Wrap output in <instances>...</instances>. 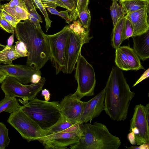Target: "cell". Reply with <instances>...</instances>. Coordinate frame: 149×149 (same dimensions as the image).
<instances>
[{"instance_id":"1","label":"cell","mask_w":149,"mask_h":149,"mask_svg":"<svg viewBox=\"0 0 149 149\" xmlns=\"http://www.w3.org/2000/svg\"><path fill=\"white\" fill-rule=\"evenodd\" d=\"M106 113L114 120H125L135 93L132 91L122 70L113 66L104 87Z\"/></svg>"},{"instance_id":"2","label":"cell","mask_w":149,"mask_h":149,"mask_svg":"<svg viewBox=\"0 0 149 149\" xmlns=\"http://www.w3.org/2000/svg\"><path fill=\"white\" fill-rule=\"evenodd\" d=\"M17 39L25 44L29 52L26 64L39 70L50 58L48 38L28 19L20 21L15 28Z\"/></svg>"},{"instance_id":"3","label":"cell","mask_w":149,"mask_h":149,"mask_svg":"<svg viewBox=\"0 0 149 149\" xmlns=\"http://www.w3.org/2000/svg\"><path fill=\"white\" fill-rule=\"evenodd\" d=\"M81 124L83 135L77 143L70 146L71 149H117L121 142L112 134L107 126L101 123Z\"/></svg>"},{"instance_id":"4","label":"cell","mask_w":149,"mask_h":149,"mask_svg":"<svg viewBox=\"0 0 149 149\" xmlns=\"http://www.w3.org/2000/svg\"><path fill=\"white\" fill-rule=\"evenodd\" d=\"M21 109L44 131L58 122L62 118L60 103L34 98L26 103Z\"/></svg>"},{"instance_id":"5","label":"cell","mask_w":149,"mask_h":149,"mask_svg":"<svg viewBox=\"0 0 149 149\" xmlns=\"http://www.w3.org/2000/svg\"><path fill=\"white\" fill-rule=\"evenodd\" d=\"M45 81V78L42 77L37 83L27 85L13 77L7 76L1 83V88L5 96L18 97L22 100H19L21 103H26L35 97L42 89Z\"/></svg>"},{"instance_id":"6","label":"cell","mask_w":149,"mask_h":149,"mask_svg":"<svg viewBox=\"0 0 149 149\" xmlns=\"http://www.w3.org/2000/svg\"><path fill=\"white\" fill-rule=\"evenodd\" d=\"M75 78L77 87L75 92L79 99L94 95L96 84L95 73L92 66L80 52L76 63Z\"/></svg>"},{"instance_id":"7","label":"cell","mask_w":149,"mask_h":149,"mask_svg":"<svg viewBox=\"0 0 149 149\" xmlns=\"http://www.w3.org/2000/svg\"><path fill=\"white\" fill-rule=\"evenodd\" d=\"M7 122L29 142L40 141L46 136L44 131L21 108L11 113Z\"/></svg>"},{"instance_id":"8","label":"cell","mask_w":149,"mask_h":149,"mask_svg":"<svg viewBox=\"0 0 149 149\" xmlns=\"http://www.w3.org/2000/svg\"><path fill=\"white\" fill-rule=\"evenodd\" d=\"M70 32L69 26H65L55 34L47 35L50 48V60L55 68L56 75L62 71L65 73L64 61L68 37Z\"/></svg>"},{"instance_id":"9","label":"cell","mask_w":149,"mask_h":149,"mask_svg":"<svg viewBox=\"0 0 149 149\" xmlns=\"http://www.w3.org/2000/svg\"><path fill=\"white\" fill-rule=\"evenodd\" d=\"M149 103L145 106L141 104L135 106L130 120V129L136 127L139 130V134L135 137L137 145L149 142Z\"/></svg>"},{"instance_id":"10","label":"cell","mask_w":149,"mask_h":149,"mask_svg":"<svg viewBox=\"0 0 149 149\" xmlns=\"http://www.w3.org/2000/svg\"><path fill=\"white\" fill-rule=\"evenodd\" d=\"M89 41L80 37L70 31L65 55V73L67 74L72 73L75 68L82 46L84 44L89 42Z\"/></svg>"},{"instance_id":"11","label":"cell","mask_w":149,"mask_h":149,"mask_svg":"<svg viewBox=\"0 0 149 149\" xmlns=\"http://www.w3.org/2000/svg\"><path fill=\"white\" fill-rule=\"evenodd\" d=\"M83 135V133L60 132L46 136L39 141L45 149H64L78 142Z\"/></svg>"},{"instance_id":"12","label":"cell","mask_w":149,"mask_h":149,"mask_svg":"<svg viewBox=\"0 0 149 149\" xmlns=\"http://www.w3.org/2000/svg\"><path fill=\"white\" fill-rule=\"evenodd\" d=\"M84 102L75 93L65 96L60 103L62 116L72 123H78L83 112Z\"/></svg>"},{"instance_id":"13","label":"cell","mask_w":149,"mask_h":149,"mask_svg":"<svg viewBox=\"0 0 149 149\" xmlns=\"http://www.w3.org/2000/svg\"><path fill=\"white\" fill-rule=\"evenodd\" d=\"M115 49L114 61L119 69L125 71L144 69L140 58L133 48L124 46H120Z\"/></svg>"},{"instance_id":"14","label":"cell","mask_w":149,"mask_h":149,"mask_svg":"<svg viewBox=\"0 0 149 149\" xmlns=\"http://www.w3.org/2000/svg\"><path fill=\"white\" fill-rule=\"evenodd\" d=\"M105 89L89 101L84 102L82 114L78 121L79 124L91 123L93 119L98 116L104 110Z\"/></svg>"},{"instance_id":"15","label":"cell","mask_w":149,"mask_h":149,"mask_svg":"<svg viewBox=\"0 0 149 149\" xmlns=\"http://www.w3.org/2000/svg\"><path fill=\"white\" fill-rule=\"evenodd\" d=\"M0 70L7 76L13 77L20 83L26 85L31 82L32 75L38 72L27 65L0 64Z\"/></svg>"},{"instance_id":"16","label":"cell","mask_w":149,"mask_h":149,"mask_svg":"<svg viewBox=\"0 0 149 149\" xmlns=\"http://www.w3.org/2000/svg\"><path fill=\"white\" fill-rule=\"evenodd\" d=\"M148 9L149 6L146 7L125 15L126 19L130 21L133 28L132 36L142 34L149 30Z\"/></svg>"},{"instance_id":"17","label":"cell","mask_w":149,"mask_h":149,"mask_svg":"<svg viewBox=\"0 0 149 149\" xmlns=\"http://www.w3.org/2000/svg\"><path fill=\"white\" fill-rule=\"evenodd\" d=\"M133 49L140 59L144 61L149 57V31L142 34L132 37Z\"/></svg>"},{"instance_id":"18","label":"cell","mask_w":149,"mask_h":149,"mask_svg":"<svg viewBox=\"0 0 149 149\" xmlns=\"http://www.w3.org/2000/svg\"><path fill=\"white\" fill-rule=\"evenodd\" d=\"M44 132L46 136L60 132H74L83 133L81 124L72 123L63 116L57 123Z\"/></svg>"},{"instance_id":"19","label":"cell","mask_w":149,"mask_h":149,"mask_svg":"<svg viewBox=\"0 0 149 149\" xmlns=\"http://www.w3.org/2000/svg\"><path fill=\"white\" fill-rule=\"evenodd\" d=\"M126 15L149 6V0H121L118 2Z\"/></svg>"},{"instance_id":"20","label":"cell","mask_w":149,"mask_h":149,"mask_svg":"<svg viewBox=\"0 0 149 149\" xmlns=\"http://www.w3.org/2000/svg\"><path fill=\"white\" fill-rule=\"evenodd\" d=\"M126 19L125 16L118 20L113 26L111 37V43L113 48L115 49L119 47L123 42L122 36Z\"/></svg>"},{"instance_id":"21","label":"cell","mask_w":149,"mask_h":149,"mask_svg":"<svg viewBox=\"0 0 149 149\" xmlns=\"http://www.w3.org/2000/svg\"><path fill=\"white\" fill-rule=\"evenodd\" d=\"M29 13L28 19L38 29H41L40 23L42 21L40 15L37 13L33 0H22Z\"/></svg>"},{"instance_id":"22","label":"cell","mask_w":149,"mask_h":149,"mask_svg":"<svg viewBox=\"0 0 149 149\" xmlns=\"http://www.w3.org/2000/svg\"><path fill=\"white\" fill-rule=\"evenodd\" d=\"M21 107L16 97L5 96L0 100V113L4 111L12 113L20 109Z\"/></svg>"},{"instance_id":"23","label":"cell","mask_w":149,"mask_h":149,"mask_svg":"<svg viewBox=\"0 0 149 149\" xmlns=\"http://www.w3.org/2000/svg\"><path fill=\"white\" fill-rule=\"evenodd\" d=\"M20 57L15 50V45H6L0 51V64H13V61Z\"/></svg>"},{"instance_id":"24","label":"cell","mask_w":149,"mask_h":149,"mask_svg":"<svg viewBox=\"0 0 149 149\" xmlns=\"http://www.w3.org/2000/svg\"><path fill=\"white\" fill-rule=\"evenodd\" d=\"M68 26L70 31L83 38L90 40L93 37L89 36V29L84 27L79 19L73 21L72 23Z\"/></svg>"},{"instance_id":"25","label":"cell","mask_w":149,"mask_h":149,"mask_svg":"<svg viewBox=\"0 0 149 149\" xmlns=\"http://www.w3.org/2000/svg\"><path fill=\"white\" fill-rule=\"evenodd\" d=\"M112 1V3L110 8V10L114 26L117 22L125 17L126 15L122 6L119 5L117 1L115 0Z\"/></svg>"},{"instance_id":"26","label":"cell","mask_w":149,"mask_h":149,"mask_svg":"<svg viewBox=\"0 0 149 149\" xmlns=\"http://www.w3.org/2000/svg\"><path fill=\"white\" fill-rule=\"evenodd\" d=\"M77 3L75 8L70 11V22L77 19L79 18V13L83 10L88 8L89 0H77Z\"/></svg>"},{"instance_id":"27","label":"cell","mask_w":149,"mask_h":149,"mask_svg":"<svg viewBox=\"0 0 149 149\" xmlns=\"http://www.w3.org/2000/svg\"><path fill=\"white\" fill-rule=\"evenodd\" d=\"M8 131L6 125L0 122V149H5L9 145L10 139L8 136Z\"/></svg>"},{"instance_id":"28","label":"cell","mask_w":149,"mask_h":149,"mask_svg":"<svg viewBox=\"0 0 149 149\" xmlns=\"http://www.w3.org/2000/svg\"><path fill=\"white\" fill-rule=\"evenodd\" d=\"M12 15L20 21L28 19L29 13L24 4L16 6L14 9Z\"/></svg>"},{"instance_id":"29","label":"cell","mask_w":149,"mask_h":149,"mask_svg":"<svg viewBox=\"0 0 149 149\" xmlns=\"http://www.w3.org/2000/svg\"><path fill=\"white\" fill-rule=\"evenodd\" d=\"M79 18L82 25L86 29H89L91 15L90 11L88 8L82 10L79 13Z\"/></svg>"},{"instance_id":"30","label":"cell","mask_w":149,"mask_h":149,"mask_svg":"<svg viewBox=\"0 0 149 149\" xmlns=\"http://www.w3.org/2000/svg\"><path fill=\"white\" fill-rule=\"evenodd\" d=\"M33 0L44 17L45 22L46 32H47L49 29L51 27L52 21L49 19L45 8L44 7L40 1V0Z\"/></svg>"},{"instance_id":"31","label":"cell","mask_w":149,"mask_h":149,"mask_svg":"<svg viewBox=\"0 0 149 149\" xmlns=\"http://www.w3.org/2000/svg\"><path fill=\"white\" fill-rule=\"evenodd\" d=\"M133 29L130 21L126 19L123 29L122 36V41L132 36Z\"/></svg>"},{"instance_id":"32","label":"cell","mask_w":149,"mask_h":149,"mask_svg":"<svg viewBox=\"0 0 149 149\" xmlns=\"http://www.w3.org/2000/svg\"><path fill=\"white\" fill-rule=\"evenodd\" d=\"M23 4L22 0H11L8 3L3 5V7L6 12L12 15L16 6Z\"/></svg>"},{"instance_id":"33","label":"cell","mask_w":149,"mask_h":149,"mask_svg":"<svg viewBox=\"0 0 149 149\" xmlns=\"http://www.w3.org/2000/svg\"><path fill=\"white\" fill-rule=\"evenodd\" d=\"M15 49L16 52L21 57L28 56L29 52L25 44L22 41L18 40L16 42Z\"/></svg>"},{"instance_id":"34","label":"cell","mask_w":149,"mask_h":149,"mask_svg":"<svg viewBox=\"0 0 149 149\" xmlns=\"http://www.w3.org/2000/svg\"><path fill=\"white\" fill-rule=\"evenodd\" d=\"M45 8L49 7L56 8L57 6L62 7L67 9V7L60 0H40Z\"/></svg>"},{"instance_id":"35","label":"cell","mask_w":149,"mask_h":149,"mask_svg":"<svg viewBox=\"0 0 149 149\" xmlns=\"http://www.w3.org/2000/svg\"><path fill=\"white\" fill-rule=\"evenodd\" d=\"M2 17L5 20L15 28L16 27L18 23L21 21L7 13L3 9V10Z\"/></svg>"},{"instance_id":"36","label":"cell","mask_w":149,"mask_h":149,"mask_svg":"<svg viewBox=\"0 0 149 149\" xmlns=\"http://www.w3.org/2000/svg\"><path fill=\"white\" fill-rule=\"evenodd\" d=\"M1 28L6 32L12 33L15 31V28L5 20L3 17L0 18Z\"/></svg>"},{"instance_id":"37","label":"cell","mask_w":149,"mask_h":149,"mask_svg":"<svg viewBox=\"0 0 149 149\" xmlns=\"http://www.w3.org/2000/svg\"><path fill=\"white\" fill-rule=\"evenodd\" d=\"M70 11L69 10H67L64 11H61L59 12L58 15L62 18L64 19L65 20L67 23L69 24L70 21L69 15L68 13Z\"/></svg>"},{"instance_id":"38","label":"cell","mask_w":149,"mask_h":149,"mask_svg":"<svg viewBox=\"0 0 149 149\" xmlns=\"http://www.w3.org/2000/svg\"><path fill=\"white\" fill-rule=\"evenodd\" d=\"M41 75V72L40 70H39L37 72L34 73L32 75L31 82L32 84L38 83L42 78Z\"/></svg>"},{"instance_id":"39","label":"cell","mask_w":149,"mask_h":149,"mask_svg":"<svg viewBox=\"0 0 149 149\" xmlns=\"http://www.w3.org/2000/svg\"><path fill=\"white\" fill-rule=\"evenodd\" d=\"M149 76V68H148L141 76L139 79L134 84L133 86H134L139 84L142 81L148 78Z\"/></svg>"},{"instance_id":"40","label":"cell","mask_w":149,"mask_h":149,"mask_svg":"<svg viewBox=\"0 0 149 149\" xmlns=\"http://www.w3.org/2000/svg\"><path fill=\"white\" fill-rule=\"evenodd\" d=\"M127 138L130 143L132 145H135L136 144L135 138L134 134L131 131H130L127 135Z\"/></svg>"},{"instance_id":"41","label":"cell","mask_w":149,"mask_h":149,"mask_svg":"<svg viewBox=\"0 0 149 149\" xmlns=\"http://www.w3.org/2000/svg\"><path fill=\"white\" fill-rule=\"evenodd\" d=\"M138 147L132 146L127 148L129 149H148L149 147V142L144 143L140 145Z\"/></svg>"},{"instance_id":"42","label":"cell","mask_w":149,"mask_h":149,"mask_svg":"<svg viewBox=\"0 0 149 149\" xmlns=\"http://www.w3.org/2000/svg\"><path fill=\"white\" fill-rule=\"evenodd\" d=\"M42 94L44 96L45 100L48 101L50 99V94L49 91L46 89L42 90Z\"/></svg>"},{"instance_id":"43","label":"cell","mask_w":149,"mask_h":149,"mask_svg":"<svg viewBox=\"0 0 149 149\" xmlns=\"http://www.w3.org/2000/svg\"><path fill=\"white\" fill-rule=\"evenodd\" d=\"M15 31L12 33V35L7 40V44L6 45L8 46H12L14 42V37L15 35Z\"/></svg>"},{"instance_id":"44","label":"cell","mask_w":149,"mask_h":149,"mask_svg":"<svg viewBox=\"0 0 149 149\" xmlns=\"http://www.w3.org/2000/svg\"><path fill=\"white\" fill-rule=\"evenodd\" d=\"M46 8L52 14L58 15L59 12L56 8L49 7H46Z\"/></svg>"},{"instance_id":"45","label":"cell","mask_w":149,"mask_h":149,"mask_svg":"<svg viewBox=\"0 0 149 149\" xmlns=\"http://www.w3.org/2000/svg\"><path fill=\"white\" fill-rule=\"evenodd\" d=\"M7 76L4 72L1 70L0 71V84L2 83Z\"/></svg>"},{"instance_id":"46","label":"cell","mask_w":149,"mask_h":149,"mask_svg":"<svg viewBox=\"0 0 149 149\" xmlns=\"http://www.w3.org/2000/svg\"><path fill=\"white\" fill-rule=\"evenodd\" d=\"M3 5L0 4V18L2 17L3 10Z\"/></svg>"},{"instance_id":"47","label":"cell","mask_w":149,"mask_h":149,"mask_svg":"<svg viewBox=\"0 0 149 149\" xmlns=\"http://www.w3.org/2000/svg\"><path fill=\"white\" fill-rule=\"evenodd\" d=\"M6 47V45H3L0 43V51Z\"/></svg>"},{"instance_id":"48","label":"cell","mask_w":149,"mask_h":149,"mask_svg":"<svg viewBox=\"0 0 149 149\" xmlns=\"http://www.w3.org/2000/svg\"><path fill=\"white\" fill-rule=\"evenodd\" d=\"M11 0H0V2L1 1H10Z\"/></svg>"},{"instance_id":"49","label":"cell","mask_w":149,"mask_h":149,"mask_svg":"<svg viewBox=\"0 0 149 149\" xmlns=\"http://www.w3.org/2000/svg\"><path fill=\"white\" fill-rule=\"evenodd\" d=\"M111 1H113V0H115L116 1H118V2H119V1L121 0H111Z\"/></svg>"},{"instance_id":"50","label":"cell","mask_w":149,"mask_h":149,"mask_svg":"<svg viewBox=\"0 0 149 149\" xmlns=\"http://www.w3.org/2000/svg\"><path fill=\"white\" fill-rule=\"evenodd\" d=\"M0 27L1 28V25H0Z\"/></svg>"},{"instance_id":"51","label":"cell","mask_w":149,"mask_h":149,"mask_svg":"<svg viewBox=\"0 0 149 149\" xmlns=\"http://www.w3.org/2000/svg\"></svg>"}]
</instances>
